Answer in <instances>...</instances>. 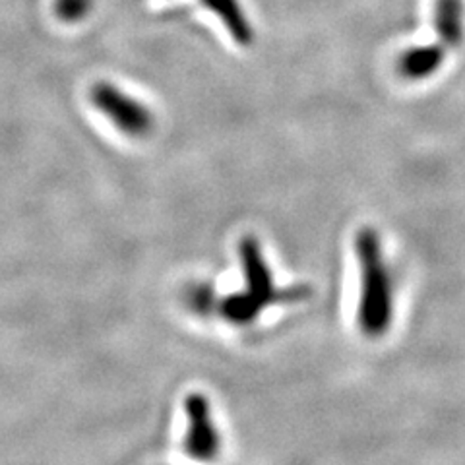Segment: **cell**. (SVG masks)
I'll list each match as a JSON object with an SVG mask.
<instances>
[{"mask_svg":"<svg viewBox=\"0 0 465 465\" xmlns=\"http://www.w3.org/2000/svg\"><path fill=\"white\" fill-rule=\"evenodd\" d=\"M239 258L242 268V289L223 299H217L215 312L235 328L252 326L256 320L275 304L299 302L309 297L307 287L275 285L272 270L262 254V246L254 237L239 242Z\"/></svg>","mask_w":465,"mask_h":465,"instance_id":"1","label":"cell"},{"mask_svg":"<svg viewBox=\"0 0 465 465\" xmlns=\"http://www.w3.org/2000/svg\"><path fill=\"white\" fill-rule=\"evenodd\" d=\"M200 3L222 20V24L227 27L229 35L235 39L239 45H251L254 39V29L251 20L246 18L244 10L241 8L239 0H200Z\"/></svg>","mask_w":465,"mask_h":465,"instance_id":"5","label":"cell"},{"mask_svg":"<svg viewBox=\"0 0 465 465\" xmlns=\"http://www.w3.org/2000/svg\"><path fill=\"white\" fill-rule=\"evenodd\" d=\"M444 54V45H425L405 51L398 63L400 74L407 80H425L442 66Z\"/></svg>","mask_w":465,"mask_h":465,"instance_id":"6","label":"cell"},{"mask_svg":"<svg viewBox=\"0 0 465 465\" xmlns=\"http://www.w3.org/2000/svg\"><path fill=\"white\" fill-rule=\"evenodd\" d=\"M355 256L361 272L357 324L362 336L384 338L396 314V283L382 251L378 231L362 227L355 235Z\"/></svg>","mask_w":465,"mask_h":465,"instance_id":"2","label":"cell"},{"mask_svg":"<svg viewBox=\"0 0 465 465\" xmlns=\"http://www.w3.org/2000/svg\"><path fill=\"white\" fill-rule=\"evenodd\" d=\"M94 8V0H56V14L64 22H80Z\"/></svg>","mask_w":465,"mask_h":465,"instance_id":"8","label":"cell"},{"mask_svg":"<svg viewBox=\"0 0 465 465\" xmlns=\"http://www.w3.org/2000/svg\"><path fill=\"white\" fill-rule=\"evenodd\" d=\"M92 104L130 138L148 136L153 128V114L142 101L109 82H99L92 90Z\"/></svg>","mask_w":465,"mask_h":465,"instance_id":"3","label":"cell"},{"mask_svg":"<svg viewBox=\"0 0 465 465\" xmlns=\"http://www.w3.org/2000/svg\"><path fill=\"white\" fill-rule=\"evenodd\" d=\"M434 27L446 49L458 47L463 39L461 0H436Z\"/></svg>","mask_w":465,"mask_h":465,"instance_id":"7","label":"cell"},{"mask_svg":"<svg viewBox=\"0 0 465 465\" xmlns=\"http://www.w3.org/2000/svg\"><path fill=\"white\" fill-rule=\"evenodd\" d=\"M188 429L184 434V454L194 461H213L222 454V432L215 425L210 400L191 394L184 400Z\"/></svg>","mask_w":465,"mask_h":465,"instance_id":"4","label":"cell"}]
</instances>
